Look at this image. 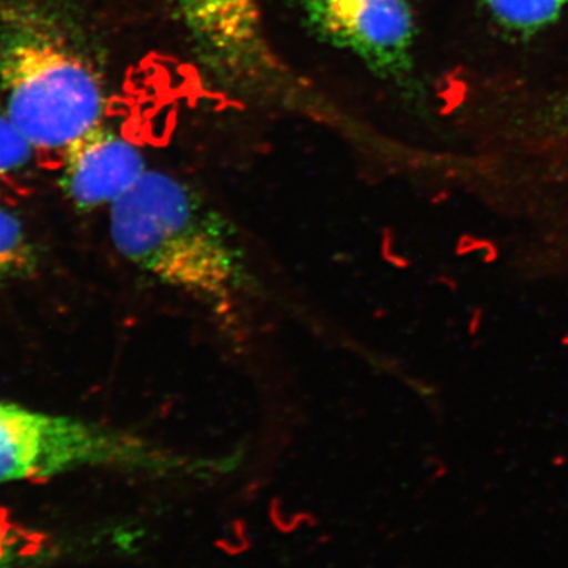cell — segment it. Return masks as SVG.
I'll return each instance as SVG.
<instances>
[{"mask_svg": "<svg viewBox=\"0 0 568 568\" xmlns=\"http://www.w3.org/2000/svg\"><path fill=\"white\" fill-rule=\"evenodd\" d=\"M115 250L163 286L203 302L227 320L253 276L231 223L186 183L149 171L110 207Z\"/></svg>", "mask_w": 568, "mask_h": 568, "instance_id": "1", "label": "cell"}, {"mask_svg": "<svg viewBox=\"0 0 568 568\" xmlns=\"http://www.w3.org/2000/svg\"><path fill=\"white\" fill-rule=\"evenodd\" d=\"M0 89L7 118L33 152L63 153L103 119L104 89L92 63L31 11L0 13Z\"/></svg>", "mask_w": 568, "mask_h": 568, "instance_id": "2", "label": "cell"}, {"mask_svg": "<svg viewBox=\"0 0 568 568\" xmlns=\"http://www.w3.org/2000/svg\"><path fill=\"white\" fill-rule=\"evenodd\" d=\"M88 467L194 474L216 467L125 429L0 399V484L47 480Z\"/></svg>", "mask_w": 568, "mask_h": 568, "instance_id": "3", "label": "cell"}, {"mask_svg": "<svg viewBox=\"0 0 568 568\" xmlns=\"http://www.w3.org/2000/svg\"><path fill=\"white\" fill-rule=\"evenodd\" d=\"M186 31L223 77L275 89L287 74L265 39L261 0H175Z\"/></svg>", "mask_w": 568, "mask_h": 568, "instance_id": "4", "label": "cell"}, {"mask_svg": "<svg viewBox=\"0 0 568 568\" xmlns=\"http://www.w3.org/2000/svg\"><path fill=\"white\" fill-rule=\"evenodd\" d=\"M316 31L388 77L410 67L414 17L409 0H302Z\"/></svg>", "mask_w": 568, "mask_h": 568, "instance_id": "5", "label": "cell"}, {"mask_svg": "<svg viewBox=\"0 0 568 568\" xmlns=\"http://www.w3.org/2000/svg\"><path fill=\"white\" fill-rule=\"evenodd\" d=\"M145 173L140 149L102 122L62 153V190L81 211L111 207Z\"/></svg>", "mask_w": 568, "mask_h": 568, "instance_id": "6", "label": "cell"}, {"mask_svg": "<svg viewBox=\"0 0 568 568\" xmlns=\"http://www.w3.org/2000/svg\"><path fill=\"white\" fill-rule=\"evenodd\" d=\"M495 20L510 31L532 33L558 21L568 0H484Z\"/></svg>", "mask_w": 568, "mask_h": 568, "instance_id": "7", "label": "cell"}, {"mask_svg": "<svg viewBox=\"0 0 568 568\" xmlns=\"http://www.w3.org/2000/svg\"><path fill=\"white\" fill-rule=\"evenodd\" d=\"M33 252L17 215L0 207V280L24 274L32 267Z\"/></svg>", "mask_w": 568, "mask_h": 568, "instance_id": "8", "label": "cell"}, {"mask_svg": "<svg viewBox=\"0 0 568 568\" xmlns=\"http://www.w3.org/2000/svg\"><path fill=\"white\" fill-rule=\"evenodd\" d=\"M33 156L29 144L6 114H0V179L20 173Z\"/></svg>", "mask_w": 568, "mask_h": 568, "instance_id": "9", "label": "cell"}, {"mask_svg": "<svg viewBox=\"0 0 568 568\" xmlns=\"http://www.w3.org/2000/svg\"><path fill=\"white\" fill-rule=\"evenodd\" d=\"M29 544L22 530L0 519V568H17L29 556Z\"/></svg>", "mask_w": 568, "mask_h": 568, "instance_id": "10", "label": "cell"}, {"mask_svg": "<svg viewBox=\"0 0 568 568\" xmlns=\"http://www.w3.org/2000/svg\"><path fill=\"white\" fill-rule=\"evenodd\" d=\"M6 9H7L6 3H2V0H0V13H2V11Z\"/></svg>", "mask_w": 568, "mask_h": 568, "instance_id": "11", "label": "cell"}]
</instances>
